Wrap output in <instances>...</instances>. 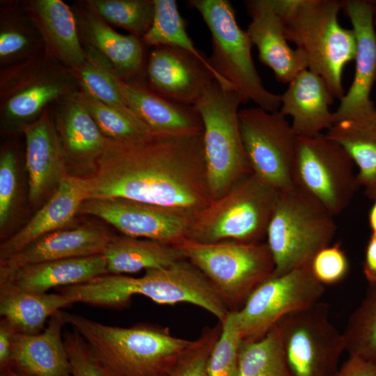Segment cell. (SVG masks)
I'll list each match as a JSON object with an SVG mask.
<instances>
[{
	"instance_id": "cell-31",
	"label": "cell",
	"mask_w": 376,
	"mask_h": 376,
	"mask_svg": "<svg viewBox=\"0 0 376 376\" xmlns=\"http://www.w3.org/2000/svg\"><path fill=\"white\" fill-rule=\"evenodd\" d=\"M155 13L152 23L143 37L150 46H171L183 49L202 61L213 72L222 86L233 89L211 66L208 58L194 45L186 31L187 25L174 0H154ZM234 90V89H233Z\"/></svg>"
},
{
	"instance_id": "cell-18",
	"label": "cell",
	"mask_w": 376,
	"mask_h": 376,
	"mask_svg": "<svg viewBox=\"0 0 376 376\" xmlns=\"http://www.w3.org/2000/svg\"><path fill=\"white\" fill-rule=\"evenodd\" d=\"M108 68L127 107L153 132L167 134L203 132L202 120L195 107L165 99L139 79H125L109 63Z\"/></svg>"
},
{
	"instance_id": "cell-14",
	"label": "cell",
	"mask_w": 376,
	"mask_h": 376,
	"mask_svg": "<svg viewBox=\"0 0 376 376\" xmlns=\"http://www.w3.org/2000/svg\"><path fill=\"white\" fill-rule=\"evenodd\" d=\"M79 213L98 217L125 236L171 245L187 238L196 214L125 198L86 200Z\"/></svg>"
},
{
	"instance_id": "cell-28",
	"label": "cell",
	"mask_w": 376,
	"mask_h": 376,
	"mask_svg": "<svg viewBox=\"0 0 376 376\" xmlns=\"http://www.w3.org/2000/svg\"><path fill=\"white\" fill-rule=\"evenodd\" d=\"M58 121V136L65 158L81 165L95 166L107 138L98 127L79 93L65 102Z\"/></svg>"
},
{
	"instance_id": "cell-7",
	"label": "cell",
	"mask_w": 376,
	"mask_h": 376,
	"mask_svg": "<svg viewBox=\"0 0 376 376\" xmlns=\"http://www.w3.org/2000/svg\"><path fill=\"white\" fill-rule=\"evenodd\" d=\"M240 95L214 80L194 106L203 126L207 185L212 200L224 196L237 181L253 173L243 144Z\"/></svg>"
},
{
	"instance_id": "cell-34",
	"label": "cell",
	"mask_w": 376,
	"mask_h": 376,
	"mask_svg": "<svg viewBox=\"0 0 376 376\" xmlns=\"http://www.w3.org/2000/svg\"><path fill=\"white\" fill-rule=\"evenodd\" d=\"M88 4L107 23L139 38L147 33L154 17V0H92Z\"/></svg>"
},
{
	"instance_id": "cell-38",
	"label": "cell",
	"mask_w": 376,
	"mask_h": 376,
	"mask_svg": "<svg viewBox=\"0 0 376 376\" xmlns=\"http://www.w3.org/2000/svg\"><path fill=\"white\" fill-rule=\"evenodd\" d=\"M221 335L208 361L209 376H238L239 350L242 338L233 312L221 324Z\"/></svg>"
},
{
	"instance_id": "cell-10",
	"label": "cell",
	"mask_w": 376,
	"mask_h": 376,
	"mask_svg": "<svg viewBox=\"0 0 376 376\" xmlns=\"http://www.w3.org/2000/svg\"><path fill=\"white\" fill-rule=\"evenodd\" d=\"M276 327L291 376H335L345 344L327 304L320 301L288 314Z\"/></svg>"
},
{
	"instance_id": "cell-17",
	"label": "cell",
	"mask_w": 376,
	"mask_h": 376,
	"mask_svg": "<svg viewBox=\"0 0 376 376\" xmlns=\"http://www.w3.org/2000/svg\"><path fill=\"white\" fill-rule=\"evenodd\" d=\"M244 4L251 18L246 32L258 49L260 61L272 70L278 81L289 84L308 69L304 52L288 45L272 0H249Z\"/></svg>"
},
{
	"instance_id": "cell-19",
	"label": "cell",
	"mask_w": 376,
	"mask_h": 376,
	"mask_svg": "<svg viewBox=\"0 0 376 376\" xmlns=\"http://www.w3.org/2000/svg\"><path fill=\"white\" fill-rule=\"evenodd\" d=\"M113 237L106 230L93 226L52 232L0 260V279L29 265L103 254Z\"/></svg>"
},
{
	"instance_id": "cell-47",
	"label": "cell",
	"mask_w": 376,
	"mask_h": 376,
	"mask_svg": "<svg viewBox=\"0 0 376 376\" xmlns=\"http://www.w3.org/2000/svg\"><path fill=\"white\" fill-rule=\"evenodd\" d=\"M373 202L368 213V221L371 233L376 235V200Z\"/></svg>"
},
{
	"instance_id": "cell-50",
	"label": "cell",
	"mask_w": 376,
	"mask_h": 376,
	"mask_svg": "<svg viewBox=\"0 0 376 376\" xmlns=\"http://www.w3.org/2000/svg\"><path fill=\"white\" fill-rule=\"evenodd\" d=\"M161 376H167V375H161Z\"/></svg>"
},
{
	"instance_id": "cell-3",
	"label": "cell",
	"mask_w": 376,
	"mask_h": 376,
	"mask_svg": "<svg viewBox=\"0 0 376 376\" xmlns=\"http://www.w3.org/2000/svg\"><path fill=\"white\" fill-rule=\"evenodd\" d=\"M288 41L301 49L308 69L320 76L334 98L345 94L342 84L345 65L354 60L356 38L352 29L338 22L342 1L272 0Z\"/></svg>"
},
{
	"instance_id": "cell-9",
	"label": "cell",
	"mask_w": 376,
	"mask_h": 376,
	"mask_svg": "<svg viewBox=\"0 0 376 376\" xmlns=\"http://www.w3.org/2000/svg\"><path fill=\"white\" fill-rule=\"evenodd\" d=\"M212 36V53L208 58L212 68L240 95L242 104L249 101L267 111L281 108V95L267 90L251 55L252 42L235 17L227 0H191Z\"/></svg>"
},
{
	"instance_id": "cell-49",
	"label": "cell",
	"mask_w": 376,
	"mask_h": 376,
	"mask_svg": "<svg viewBox=\"0 0 376 376\" xmlns=\"http://www.w3.org/2000/svg\"><path fill=\"white\" fill-rule=\"evenodd\" d=\"M373 20L375 26H376V1H373Z\"/></svg>"
},
{
	"instance_id": "cell-16",
	"label": "cell",
	"mask_w": 376,
	"mask_h": 376,
	"mask_svg": "<svg viewBox=\"0 0 376 376\" xmlns=\"http://www.w3.org/2000/svg\"><path fill=\"white\" fill-rule=\"evenodd\" d=\"M356 38L355 72L348 91L334 112V123L370 111L375 106L370 93L376 81V31L373 1H342Z\"/></svg>"
},
{
	"instance_id": "cell-37",
	"label": "cell",
	"mask_w": 376,
	"mask_h": 376,
	"mask_svg": "<svg viewBox=\"0 0 376 376\" xmlns=\"http://www.w3.org/2000/svg\"><path fill=\"white\" fill-rule=\"evenodd\" d=\"M221 329L220 322L212 327L203 328L200 336L177 359L167 376H209V359Z\"/></svg>"
},
{
	"instance_id": "cell-8",
	"label": "cell",
	"mask_w": 376,
	"mask_h": 376,
	"mask_svg": "<svg viewBox=\"0 0 376 376\" xmlns=\"http://www.w3.org/2000/svg\"><path fill=\"white\" fill-rule=\"evenodd\" d=\"M174 246L207 278L230 312L240 310L275 269L263 242L201 243L185 238Z\"/></svg>"
},
{
	"instance_id": "cell-29",
	"label": "cell",
	"mask_w": 376,
	"mask_h": 376,
	"mask_svg": "<svg viewBox=\"0 0 376 376\" xmlns=\"http://www.w3.org/2000/svg\"><path fill=\"white\" fill-rule=\"evenodd\" d=\"M82 26L88 42L120 77L125 79H139L144 65L143 48L139 38L117 33L91 8L82 17Z\"/></svg>"
},
{
	"instance_id": "cell-1",
	"label": "cell",
	"mask_w": 376,
	"mask_h": 376,
	"mask_svg": "<svg viewBox=\"0 0 376 376\" xmlns=\"http://www.w3.org/2000/svg\"><path fill=\"white\" fill-rule=\"evenodd\" d=\"M84 181L85 201L125 198L196 214L212 201L203 132L154 133L130 141L107 138L95 171Z\"/></svg>"
},
{
	"instance_id": "cell-11",
	"label": "cell",
	"mask_w": 376,
	"mask_h": 376,
	"mask_svg": "<svg viewBox=\"0 0 376 376\" xmlns=\"http://www.w3.org/2000/svg\"><path fill=\"white\" fill-rule=\"evenodd\" d=\"M354 166L346 150L326 134L297 139L294 185L334 216L347 208L360 187Z\"/></svg>"
},
{
	"instance_id": "cell-35",
	"label": "cell",
	"mask_w": 376,
	"mask_h": 376,
	"mask_svg": "<svg viewBox=\"0 0 376 376\" xmlns=\"http://www.w3.org/2000/svg\"><path fill=\"white\" fill-rule=\"evenodd\" d=\"M86 55L85 63L76 70L83 92L130 118L141 120L123 100L111 76L107 61L97 54L90 52Z\"/></svg>"
},
{
	"instance_id": "cell-39",
	"label": "cell",
	"mask_w": 376,
	"mask_h": 376,
	"mask_svg": "<svg viewBox=\"0 0 376 376\" xmlns=\"http://www.w3.org/2000/svg\"><path fill=\"white\" fill-rule=\"evenodd\" d=\"M61 85L53 82L33 84L11 97L6 107L7 113L15 119H26L38 114L49 102L63 93Z\"/></svg>"
},
{
	"instance_id": "cell-25",
	"label": "cell",
	"mask_w": 376,
	"mask_h": 376,
	"mask_svg": "<svg viewBox=\"0 0 376 376\" xmlns=\"http://www.w3.org/2000/svg\"><path fill=\"white\" fill-rule=\"evenodd\" d=\"M326 135L346 150L357 166L359 186L376 200V107L336 122Z\"/></svg>"
},
{
	"instance_id": "cell-27",
	"label": "cell",
	"mask_w": 376,
	"mask_h": 376,
	"mask_svg": "<svg viewBox=\"0 0 376 376\" xmlns=\"http://www.w3.org/2000/svg\"><path fill=\"white\" fill-rule=\"evenodd\" d=\"M72 304L70 297L61 292H32L0 284L1 318L18 333L41 332L55 313Z\"/></svg>"
},
{
	"instance_id": "cell-42",
	"label": "cell",
	"mask_w": 376,
	"mask_h": 376,
	"mask_svg": "<svg viewBox=\"0 0 376 376\" xmlns=\"http://www.w3.org/2000/svg\"><path fill=\"white\" fill-rule=\"evenodd\" d=\"M17 163L14 152L6 150L0 157V226L9 218L15 203L17 188Z\"/></svg>"
},
{
	"instance_id": "cell-45",
	"label": "cell",
	"mask_w": 376,
	"mask_h": 376,
	"mask_svg": "<svg viewBox=\"0 0 376 376\" xmlns=\"http://www.w3.org/2000/svg\"><path fill=\"white\" fill-rule=\"evenodd\" d=\"M13 327L3 318L0 321V371L1 374L12 367L13 340L15 334Z\"/></svg>"
},
{
	"instance_id": "cell-26",
	"label": "cell",
	"mask_w": 376,
	"mask_h": 376,
	"mask_svg": "<svg viewBox=\"0 0 376 376\" xmlns=\"http://www.w3.org/2000/svg\"><path fill=\"white\" fill-rule=\"evenodd\" d=\"M29 10L52 54L75 71L79 69L87 55L70 8L61 0H36L29 3Z\"/></svg>"
},
{
	"instance_id": "cell-23",
	"label": "cell",
	"mask_w": 376,
	"mask_h": 376,
	"mask_svg": "<svg viewBox=\"0 0 376 376\" xmlns=\"http://www.w3.org/2000/svg\"><path fill=\"white\" fill-rule=\"evenodd\" d=\"M65 324L61 310L49 318L47 326L38 334L15 331L12 367L33 376H71L63 334Z\"/></svg>"
},
{
	"instance_id": "cell-15",
	"label": "cell",
	"mask_w": 376,
	"mask_h": 376,
	"mask_svg": "<svg viewBox=\"0 0 376 376\" xmlns=\"http://www.w3.org/2000/svg\"><path fill=\"white\" fill-rule=\"evenodd\" d=\"M146 73L155 93L173 102L194 107L216 80L198 58L171 46L155 47Z\"/></svg>"
},
{
	"instance_id": "cell-40",
	"label": "cell",
	"mask_w": 376,
	"mask_h": 376,
	"mask_svg": "<svg viewBox=\"0 0 376 376\" xmlns=\"http://www.w3.org/2000/svg\"><path fill=\"white\" fill-rule=\"evenodd\" d=\"M71 376H113L75 329L63 333Z\"/></svg>"
},
{
	"instance_id": "cell-13",
	"label": "cell",
	"mask_w": 376,
	"mask_h": 376,
	"mask_svg": "<svg viewBox=\"0 0 376 376\" xmlns=\"http://www.w3.org/2000/svg\"><path fill=\"white\" fill-rule=\"evenodd\" d=\"M238 116L252 171L279 191L293 185L297 136L286 117L258 107L240 109Z\"/></svg>"
},
{
	"instance_id": "cell-22",
	"label": "cell",
	"mask_w": 376,
	"mask_h": 376,
	"mask_svg": "<svg viewBox=\"0 0 376 376\" xmlns=\"http://www.w3.org/2000/svg\"><path fill=\"white\" fill-rule=\"evenodd\" d=\"M84 178L67 175L49 200L31 220L0 246V260L24 249L41 237L60 230L79 213L85 201Z\"/></svg>"
},
{
	"instance_id": "cell-32",
	"label": "cell",
	"mask_w": 376,
	"mask_h": 376,
	"mask_svg": "<svg viewBox=\"0 0 376 376\" xmlns=\"http://www.w3.org/2000/svg\"><path fill=\"white\" fill-rule=\"evenodd\" d=\"M238 376H291L276 325L256 340H242Z\"/></svg>"
},
{
	"instance_id": "cell-24",
	"label": "cell",
	"mask_w": 376,
	"mask_h": 376,
	"mask_svg": "<svg viewBox=\"0 0 376 376\" xmlns=\"http://www.w3.org/2000/svg\"><path fill=\"white\" fill-rule=\"evenodd\" d=\"M103 254L42 262L22 267L0 279V284L32 292L45 293L57 287L87 283L108 274Z\"/></svg>"
},
{
	"instance_id": "cell-5",
	"label": "cell",
	"mask_w": 376,
	"mask_h": 376,
	"mask_svg": "<svg viewBox=\"0 0 376 376\" xmlns=\"http://www.w3.org/2000/svg\"><path fill=\"white\" fill-rule=\"evenodd\" d=\"M334 216L317 199L296 186L279 191L266 238L274 258L273 275L308 266L331 245L337 230Z\"/></svg>"
},
{
	"instance_id": "cell-43",
	"label": "cell",
	"mask_w": 376,
	"mask_h": 376,
	"mask_svg": "<svg viewBox=\"0 0 376 376\" xmlns=\"http://www.w3.org/2000/svg\"><path fill=\"white\" fill-rule=\"evenodd\" d=\"M29 45L27 37L14 29L1 30L0 33V57L6 59L25 49Z\"/></svg>"
},
{
	"instance_id": "cell-2",
	"label": "cell",
	"mask_w": 376,
	"mask_h": 376,
	"mask_svg": "<svg viewBox=\"0 0 376 376\" xmlns=\"http://www.w3.org/2000/svg\"><path fill=\"white\" fill-rule=\"evenodd\" d=\"M58 292L70 297L74 303L111 308L127 306L136 295L160 304L189 303L206 310L221 324L230 313L207 278L187 260L147 269L140 277L108 274L61 288Z\"/></svg>"
},
{
	"instance_id": "cell-12",
	"label": "cell",
	"mask_w": 376,
	"mask_h": 376,
	"mask_svg": "<svg viewBox=\"0 0 376 376\" xmlns=\"http://www.w3.org/2000/svg\"><path fill=\"white\" fill-rule=\"evenodd\" d=\"M324 288L310 265L272 275L233 312L242 340L259 339L285 316L320 301Z\"/></svg>"
},
{
	"instance_id": "cell-33",
	"label": "cell",
	"mask_w": 376,
	"mask_h": 376,
	"mask_svg": "<svg viewBox=\"0 0 376 376\" xmlns=\"http://www.w3.org/2000/svg\"><path fill=\"white\" fill-rule=\"evenodd\" d=\"M343 335L349 355L376 362V281L368 283L365 296L350 316Z\"/></svg>"
},
{
	"instance_id": "cell-41",
	"label": "cell",
	"mask_w": 376,
	"mask_h": 376,
	"mask_svg": "<svg viewBox=\"0 0 376 376\" xmlns=\"http://www.w3.org/2000/svg\"><path fill=\"white\" fill-rule=\"evenodd\" d=\"M310 267L315 279L325 286L341 281L349 272L350 263L340 245L335 244L318 251Z\"/></svg>"
},
{
	"instance_id": "cell-48",
	"label": "cell",
	"mask_w": 376,
	"mask_h": 376,
	"mask_svg": "<svg viewBox=\"0 0 376 376\" xmlns=\"http://www.w3.org/2000/svg\"><path fill=\"white\" fill-rule=\"evenodd\" d=\"M1 376H33V375H29L14 367H11L3 373H1Z\"/></svg>"
},
{
	"instance_id": "cell-6",
	"label": "cell",
	"mask_w": 376,
	"mask_h": 376,
	"mask_svg": "<svg viewBox=\"0 0 376 376\" xmlns=\"http://www.w3.org/2000/svg\"><path fill=\"white\" fill-rule=\"evenodd\" d=\"M279 191L253 172L198 212L187 238L201 243L263 242Z\"/></svg>"
},
{
	"instance_id": "cell-21",
	"label": "cell",
	"mask_w": 376,
	"mask_h": 376,
	"mask_svg": "<svg viewBox=\"0 0 376 376\" xmlns=\"http://www.w3.org/2000/svg\"><path fill=\"white\" fill-rule=\"evenodd\" d=\"M281 95L279 111L292 118L297 137L318 136L334 124L329 106L334 101L324 80L308 69L298 74Z\"/></svg>"
},
{
	"instance_id": "cell-46",
	"label": "cell",
	"mask_w": 376,
	"mask_h": 376,
	"mask_svg": "<svg viewBox=\"0 0 376 376\" xmlns=\"http://www.w3.org/2000/svg\"><path fill=\"white\" fill-rule=\"evenodd\" d=\"M363 274L368 283L376 281V235L371 233L366 245L362 263Z\"/></svg>"
},
{
	"instance_id": "cell-30",
	"label": "cell",
	"mask_w": 376,
	"mask_h": 376,
	"mask_svg": "<svg viewBox=\"0 0 376 376\" xmlns=\"http://www.w3.org/2000/svg\"><path fill=\"white\" fill-rule=\"evenodd\" d=\"M109 274L165 267L187 260L174 245L128 236L113 237L103 253Z\"/></svg>"
},
{
	"instance_id": "cell-44",
	"label": "cell",
	"mask_w": 376,
	"mask_h": 376,
	"mask_svg": "<svg viewBox=\"0 0 376 376\" xmlns=\"http://www.w3.org/2000/svg\"><path fill=\"white\" fill-rule=\"evenodd\" d=\"M335 376H376V362L349 355Z\"/></svg>"
},
{
	"instance_id": "cell-20",
	"label": "cell",
	"mask_w": 376,
	"mask_h": 376,
	"mask_svg": "<svg viewBox=\"0 0 376 376\" xmlns=\"http://www.w3.org/2000/svg\"><path fill=\"white\" fill-rule=\"evenodd\" d=\"M29 198L37 202L66 176V158L57 132L45 111L31 124L24 127Z\"/></svg>"
},
{
	"instance_id": "cell-36",
	"label": "cell",
	"mask_w": 376,
	"mask_h": 376,
	"mask_svg": "<svg viewBox=\"0 0 376 376\" xmlns=\"http://www.w3.org/2000/svg\"><path fill=\"white\" fill-rule=\"evenodd\" d=\"M80 96L102 134L116 141L137 140L154 133L145 123L130 118L82 92Z\"/></svg>"
},
{
	"instance_id": "cell-4",
	"label": "cell",
	"mask_w": 376,
	"mask_h": 376,
	"mask_svg": "<svg viewBox=\"0 0 376 376\" xmlns=\"http://www.w3.org/2000/svg\"><path fill=\"white\" fill-rule=\"evenodd\" d=\"M63 316L113 376L167 375L192 343L159 326L122 327L64 311Z\"/></svg>"
}]
</instances>
